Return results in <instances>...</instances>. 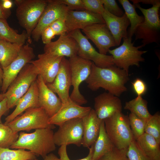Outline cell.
<instances>
[{
  "mask_svg": "<svg viewBox=\"0 0 160 160\" xmlns=\"http://www.w3.org/2000/svg\"><path fill=\"white\" fill-rule=\"evenodd\" d=\"M129 80L128 73L115 65L102 68L92 62L90 73L85 81L92 91L101 88L119 97L127 90L125 85Z\"/></svg>",
  "mask_w": 160,
  "mask_h": 160,
  "instance_id": "6da1fadb",
  "label": "cell"
},
{
  "mask_svg": "<svg viewBox=\"0 0 160 160\" xmlns=\"http://www.w3.org/2000/svg\"><path fill=\"white\" fill-rule=\"evenodd\" d=\"M54 133L52 129L48 128L36 129L31 133L21 132L10 148L27 150L44 158L56 149Z\"/></svg>",
  "mask_w": 160,
  "mask_h": 160,
  "instance_id": "7a4b0ae2",
  "label": "cell"
},
{
  "mask_svg": "<svg viewBox=\"0 0 160 160\" xmlns=\"http://www.w3.org/2000/svg\"><path fill=\"white\" fill-rule=\"evenodd\" d=\"M143 15V21L136 28L134 34L136 40L142 39L144 46L153 43L159 44L160 41V20L159 11L160 3L145 9L139 4H134Z\"/></svg>",
  "mask_w": 160,
  "mask_h": 160,
  "instance_id": "3957f363",
  "label": "cell"
},
{
  "mask_svg": "<svg viewBox=\"0 0 160 160\" xmlns=\"http://www.w3.org/2000/svg\"><path fill=\"white\" fill-rule=\"evenodd\" d=\"M48 0H15L16 15L20 25L25 30L28 43L32 41L31 33L36 26Z\"/></svg>",
  "mask_w": 160,
  "mask_h": 160,
  "instance_id": "277c9868",
  "label": "cell"
},
{
  "mask_svg": "<svg viewBox=\"0 0 160 160\" xmlns=\"http://www.w3.org/2000/svg\"><path fill=\"white\" fill-rule=\"evenodd\" d=\"M106 132L115 147L127 150L135 140L131 131L128 116L121 112L116 113L104 120Z\"/></svg>",
  "mask_w": 160,
  "mask_h": 160,
  "instance_id": "5b68a950",
  "label": "cell"
},
{
  "mask_svg": "<svg viewBox=\"0 0 160 160\" xmlns=\"http://www.w3.org/2000/svg\"><path fill=\"white\" fill-rule=\"evenodd\" d=\"M39 75L32 64L28 63L21 70L4 93L9 109L16 106L19 100L27 92Z\"/></svg>",
  "mask_w": 160,
  "mask_h": 160,
  "instance_id": "8992f818",
  "label": "cell"
},
{
  "mask_svg": "<svg viewBox=\"0 0 160 160\" xmlns=\"http://www.w3.org/2000/svg\"><path fill=\"white\" fill-rule=\"evenodd\" d=\"M123 39V43L120 46L113 49H110L108 52L113 57L114 65L128 73L130 66L139 67L140 63L144 61L142 55L147 51L139 50L144 46L142 44L134 46V43L132 42V39L128 36Z\"/></svg>",
  "mask_w": 160,
  "mask_h": 160,
  "instance_id": "52a82bcc",
  "label": "cell"
},
{
  "mask_svg": "<svg viewBox=\"0 0 160 160\" xmlns=\"http://www.w3.org/2000/svg\"><path fill=\"white\" fill-rule=\"evenodd\" d=\"M22 115L17 116L7 125L14 132L29 131L33 129L43 128L53 129L55 125L49 124V117L40 107L29 108Z\"/></svg>",
  "mask_w": 160,
  "mask_h": 160,
  "instance_id": "ba28073f",
  "label": "cell"
},
{
  "mask_svg": "<svg viewBox=\"0 0 160 160\" xmlns=\"http://www.w3.org/2000/svg\"><path fill=\"white\" fill-rule=\"evenodd\" d=\"M68 60L71 86L73 87L70 98L72 101L81 106L87 103V101L80 93L79 87L90 75L92 62L78 55L69 58Z\"/></svg>",
  "mask_w": 160,
  "mask_h": 160,
  "instance_id": "9c48e42d",
  "label": "cell"
},
{
  "mask_svg": "<svg viewBox=\"0 0 160 160\" xmlns=\"http://www.w3.org/2000/svg\"><path fill=\"white\" fill-rule=\"evenodd\" d=\"M67 33L77 42L79 48L77 55L79 57L91 61L100 68H107L114 65L112 56L97 52L80 30H74Z\"/></svg>",
  "mask_w": 160,
  "mask_h": 160,
  "instance_id": "30bf717a",
  "label": "cell"
},
{
  "mask_svg": "<svg viewBox=\"0 0 160 160\" xmlns=\"http://www.w3.org/2000/svg\"><path fill=\"white\" fill-rule=\"evenodd\" d=\"M53 135L56 145L73 144L78 147L82 145L83 134L82 119L76 118L67 121L59 126Z\"/></svg>",
  "mask_w": 160,
  "mask_h": 160,
  "instance_id": "8fae6325",
  "label": "cell"
},
{
  "mask_svg": "<svg viewBox=\"0 0 160 160\" xmlns=\"http://www.w3.org/2000/svg\"><path fill=\"white\" fill-rule=\"evenodd\" d=\"M35 57L33 48L27 42L22 47L18 55L8 66L4 68L1 91L5 93L9 86L27 63Z\"/></svg>",
  "mask_w": 160,
  "mask_h": 160,
  "instance_id": "7c38bea8",
  "label": "cell"
},
{
  "mask_svg": "<svg viewBox=\"0 0 160 160\" xmlns=\"http://www.w3.org/2000/svg\"><path fill=\"white\" fill-rule=\"evenodd\" d=\"M69 10L68 7L60 3L58 0H48L47 5L31 33V37L34 41H38L43 29L56 20L65 18Z\"/></svg>",
  "mask_w": 160,
  "mask_h": 160,
  "instance_id": "4fadbf2b",
  "label": "cell"
},
{
  "mask_svg": "<svg viewBox=\"0 0 160 160\" xmlns=\"http://www.w3.org/2000/svg\"><path fill=\"white\" fill-rule=\"evenodd\" d=\"M82 31L100 54L106 55L111 47L116 46L114 38L105 23L92 24Z\"/></svg>",
  "mask_w": 160,
  "mask_h": 160,
  "instance_id": "5bb4252c",
  "label": "cell"
},
{
  "mask_svg": "<svg viewBox=\"0 0 160 160\" xmlns=\"http://www.w3.org/2000/svg\"><path fill=\"white\" fill-rule=\"evenodd\" d=\"M46 84L50 89L57 94L62 104L71 100L69 94L71 84L68 60L65 57L62 58L54 80L52 83Z\"/></svg>",
  "mask_w": 160,
  "mask_h": 160,
  "instance_id": "9a60e30c",
  "label": "cell"
},
{
  "mask_svg": "<svg viewBox=\"0 0 160 160\" xmlns=\"http://www.w3.org/2000/svg\"><path fill=\"white\" fill-rule=\"evenodd\" d=\"M63 57L44 53L39 54L38 59L29 63L33 64L46 84L52 83L58 72L61 60Z\"/></svg>",
  "mask_w": 160,
  "mask_h": 160,
  "instance_id": "2e32d148",
  "label": "cell"
},
{
  "mask_svg": "<svg viewBox=\"0 0 160 160\" xmlns=\"http://www.w3.org/2000/svg\"><path fill=\"white\" fill-rule=\"evenodd\" d=\"M66 33L84 29L90 25L105 23L101 15L84 10H69L65 18Z\"/></svg>",
  "mask_w": 160,
  "mask_h": 160,
  "instance_id": "e0dca14e",
  "label": "cell"
},
{
  "mask_svg": "<svg viewBox=\"0 0 160 160\" xmlns=\"http://www.w3.org/2000/svg\"><path fill=\"white\" fill-rule=\"evenodd\" d=\"M94 107L97 116L101 120L122 111L120 99L109 92H105L96 97L94 98Z\"/></svg>",
  "mask_w": 160,
  "mask_h": 160,
  "instance_id": "ac0fdd59",
  "label": "cell"
},
{
  "mask_svg": "<svg viewBox=\"0 0 160 160\" xmlns=\"http://www.w3.org/2000/svg\"><path fill=\"white\" fill-rule=\"evenodd\" d=\"M78 48L76 41L65 33L60 35L57 40L45 44L44 49V53L70 58L77 55Z\"/></svg>",
  "mask_w": 160,
  "mask_h": 160,
  "instance_id": "d6986e66",
  "label": "cell"
},
{
  "mask_svg": "<svg viewBox=\"0 0 160 160\" xmlns=\"http://www.w3.org/2000/svg\"><path fill=\"white\" fill-rule=\"evenodd\" d=\"M36 81L38 88L39 107L45 110L50 118L60 110L62 105V102L55 93L48 87L41 76L38 75Z\"/></svg>",
  "mask_w": 160,
  "mask_h": 160,
  "instance_id": "ffe728a7",
  "label": "cell"
},
{
  "mask_svg": "<svg viewBox=\"0 0 160 160\" xmlns=\"http://www.w3.org/2000/svg\"><path fill=\"white\" fill-rule=\"evenodd\" d=\"M90 107H83L71 100L67 103L62 104L58 111L49 118V124L59 126L63 123L76 118H83L90 112Z\"/></svg>",
  "mask_w": 160,
  "mask_h": 160,
  "instance_id": "44dd1931",
  "label": "cell"
},
{
  "mask_svg": "<svg viewBox=\"0 0 160 160\" xmlns=\"http://www.w3.org/2000/svg\"><path fill=\"white\" fill-rule=\"evenodd\" d=\"M113 37L116 46L120 44L121 39L128 36L127 28L130 23L124 13L121 17L115 16L104 9L101 15Z\"/></svg>",
  "mask_w": 160,
  "mask_h": 160,
  "instance_id": "7402d4cb",
  "label": "cell"
},
{
  "mask_svg": "<svg viewBox=\"0 0 160 160\" xmlns=\"http://www.w3.org/2000/svg\"><path fill=\"white\" fill-rule=\"evenodd\" d=\"M14 111L5 119L7 124L22 112L31 108L39 107L38 88L36 80L31 85L27 92L19 100Z\"/></svg>",
  "mask_w": 160,
  "mask_h": 160,
  "instance_id": "603a6c76",
  "label": "cell"
},
{
  "mask_svg": "<svg viewBox=\"0 0 160 160\" xmlns=\"http://www.w3.org/2000/svg\"><path fill=\"white\" fill-rule=\"evenodd\" d=\"M83 134L82 145L89 148L94 144L99 135L101 122L93 109L82 118Z\"/></svg>",
  "mask_w": 160,
  "mask_h": 160,
  "instance_id": "cb8c5ba5",
  "label": "cell"
},
{
  "mask_svg": "<svg viewBox=\"0 0 160 160\" xmlns=\"http://www.w3.org/2000/svg\"><path fill=\"white\" fill-rule=\"evenodd\" d=\"M135 140L140 149L151 160H160V144L153 137L144 133Z\"/></svg>",
  "mask_w": 160,
  "mask_h": 160,
  "instance_id": "d4e9b609",
  "label": "cell"
},
{
  "mask_svg": "<svg viewBox=\"0 0 160 160\" xmlns=\"http://www.w3.org/2000/svg\"><path fill=\"white\" fill-rule=\"evenodd\" d=\"M24 44L12 43L3 39L1 40L0 63L2 69L8 66L16 58Z\"/></svg>",
  "mask_w": 160,
  "mask_h": 160,
  "instance_id": "484cf974",
  "label": "cell"
},
{
  "mask_svg": "<svg viewBox=\"0 0 160 160\" xmlns=\"http://www.w3.org/2000/svg\"><path fill=\"white\" fill-rule=\"evenodd\" d=\"M114 147L106 132L104 120H102L99 135L94 144V153L92 160H98L111 151Z\"/></svg>",
  "mask_w": 160,
  "mask_h": 160,
  "instance_id": "4316f807",
  "label": "cell"
},
{
  "mask_svg": "<svg viewBox=\"0 0 160 160\" xmlns=\"http://www.w3.org/2000/svg\"><path fill=\"white\" fill-rule=\"evenodd\" d=\"M124 109L128 110L138 117L147 121L151 116L148 110V102L142 96L125 103Z\"/></svg>",
  "mask_w": 160,
  "mask_h": 160,
  "instance_id": "83f0119b",
  "label": "cell"
},
{
  "mask_svg": "<svg viewBox=\"0 0 160 160\" xmlns=\"http://www.w3.org/2000/svg\"><path fill=\"white\" fill-rule=\"evenodd\" d=\"M125 11V14L129 20L130 26L128 32V36L132 39L137 27L144 20L143 16H140L136 12L135 7L128 0H119Z\"/></svg>",
  "mask_w": 160,
  "mask_h": 160,
  "instance_id": "f1b7e54d",
  "label": "cell"
},
{
  "mask_svg": "<svg viewBox=\"0 0 160 160\" xmlns=\"http://www.w3.org/2000/svg\"><path fill=\"white\" fill-rule=\"evenodd\" d=\"M0 36L2 39L12 43L24 44L27 36L25 31L17 33L10 27L6 20L0 19Z\"/></svg>",
  "mask_w": 160,
  "mask_h": 160,
  "instance_id": "f546056e",
  "label": "cell"
},
{
  "mask_svg": "<svg viewBox=\"0 0 160 160\" xmlns=\"http://www.w3.org/2000/svg\"><path fill=\"white\" fill-rule=\"evenodd\" d=\"M33 153L23 149L0 148V160H27L36 158Z\"/></svg>",
  "mask_w": 160,
  "mask_h": 160,
  "instance_id": "4dcf8cb0",
  "label": "cell"
},
{
  "mask_svg": "<svg viewBox=\"0 0 160 160\" xmlns=\"http://www.w3.org/2000/svg\"><path fill=\"white\" fill-rule=\"evenodd\" d=\"M18 136V133L14 132L7 125L0 123V148H10Z\"/></svg>",
  "mask_w": 160,
  "mask_h": 160,
  "instance_id": "1f68e13d",
  "label": "cell"
},
{
  "mask_svg": "<svg viewBox=\"0 0 160 160\" xmlns=\"http://www.w3.org/2000/svg\"><path fill=\"white\" fill-rule=\"evenodd\" d=\"M145 133L153 137L160 145V114L158 111L147 121Z\"/></svg>",
  "mask_w": 160,
  "mask_h": 160,
  "instance_id": "d6a6232c",
  "label": "cell"
},
{
  "mask_svg": "<svg viewBox=\"0 0 160 160\" xmlns=\"http://www.w3.org/2000/svg\"><path fill=\"white\" fill-rule=\"evenodd\" d=\"M128 117L131 131L135 139L136 140L145 133L147 121L140 118L131 113Z\"/></svg>",
  "mask_w": 160,
  "mask_h": 160,
  "instance_id": "836d02e7",
  "label": "cell"
},
{
  "mask_svg": "<svg viewBox=\"0 0 160 160\" xmlns=\"http://www.w3.org/2000/svg\"><path fill=\"white\" fill-rule=\"evenodd\" d=\"M126 154L129 160H151L140 149L135 140L129 146Z\"/></svg>",
  "mask_w": 160,
  "mask_h": 160,
  "instance_id": "e575fe53",
  "label": "cell"
},
{
  "mask_svg": "<svg viewBox=\"0 0 160 160\" xmlns=\"http://www.w3.org/2000/svg\"><path fill=\"white\" fill-rule=\"evenodd\" d=\"M127 150H120L114 147L98 160H129L126 154Z\"/></svg>",
  "mask_w": 160,
  "mask_h": 160,
  "instance_id": "d590c367",
  "label": "cell"
},
{
  "mask_svg": "<svg viewBox=\"0 0 160 160\" xmlns=\"http://www.w3.org/2000/svg\"><path fill=\"white\" fill-rule=\"evenodd\" d=\"M82 1L86 10L101 15L104 11L102 0H82Z\"/></svg>",
  "mask_w": 160,
  "mask_h": 160,
  "instance_id": "8d00e7d4",
  "label": "cell"
},
{
  "mask_svg": "<svg viewBox=\"0 0 160 160\" xmlns=\"http://www.w3.org/2000/svg\"><path fill=\"white\" fill-rule=\"evenodd\" d=\"M102 1L104 9L111 14L117 17H121L124 14L116 0H102Z\"/></svg>",
  "mask_w": 160,
  "mask_h": 160,
  "instance_id": "74e56055",
  "label": "cell"
},
{
  "mask_svg": "<svg viewBox=\"0 0 160 160\" xmlns=\"http://www.w3.org/2000/svg\"><path fill=\"white\" fill-rule=\"evenodd\" d=\"M94 144L89 148V151L88 155L85 158L78 160H92L94 153ZM58 153L61 160H71L67 153L66 145L61 146L59 148Z\"/></svg>",
  "mask_w": 160,
  "mask_h": 160,
  "instance_id": "f35d334b",
  "label": "cell"
},
{
  "mask_svg": "<svg viewBox=\"0 0 160 160\" xmlns=\"http://www.w3.org/2000/svg\"><path fill=\"white\" fill-rule=\"evenodd\" d=\"M49 26L54 32L56 35H60L66 33L65 18L59 19Z\"/></svg>",
  "mask_w": 160,
  "mask_h": 160,
  "instance_id": "ab89813d",
  "label": "cell"
},
{
  "mask_svg": "<svg viewBox=\"0 0 160 160\" xmlns=\"http://www.w3.org/2000/svg\"><path fill=\"white\" fill-rule=\"evenodd\" d=\"M59 3L66 6L69 10H85L82 0H58Z\"/></svg>",
  "mask_w": 160,
  "mask_h": 160,
  "instance_id": "60d3db41",
  "label": "cell"
},
{
  "mask_svg": "<svg viewBox=\"0 0 160 160\" xmlns=\"http://www.w3.org/2000/svg\"><path fill=\"white\" fill-rule=\"evenodd\" d=\"M132 84L133 89L137 96H141L146 92V84L141 79L137 78Z\"/></svg>",
  "mask_w": 160,
  "mask_h": 160,
  "instance_id": "b9f144b4",
  "label": "cell"
},
{
  "mask_svg": "<svg viewBox=\"0 0 160 160\" xmlns=\"http://www.w3.org/2000/svg\"><path fill=\"white\" fill-rule=\"evenodd\" d=\"M56 35L53 31L49 26L44 28L41 32V37L43 43L47 44L52 41V40Z\"/></svg>",
  "mask_w": 160,
  "mask_h": 160,
  "instance_id": "7bdbcfd3",
  "label": "cell"
},
{
  "mask_svg": "<svg viewBox=\"0 0 160 160\" xmlns=\"http://www.w3.org/2000/svg\"><path fill=\"white\" fill-rule=\"evenodd\" d=\"M9 109L7 105V100L5 98L0 101V123H2L1 120L2 116Z\"/></svg>",
  "mask_w": 160,
  "mask_h": 160,
  "instance_id": "ee69618b",
  "label": "cell"
},
{
  "mask_svg": "<svg viewBox=\"0 0 160 160\" xmlns=\"http://www.w3.org/2000/svg\"><path fill=\"white\" fill-rule=\"evenodd\" d=\"M11 14V10L4 9L2 5L1 0H0V19L6 20L9 17Z\"/></svg>",
  "mask_w": 160,
  "mask_h": 160,
  "instance_id": "f6af8a7d",
  "label": "cell"
},
{
  "mask_svg": "<svg viewBox=\"0 0 160 160\" xmlns=\"http://www.w3.org/2000/svg\"><path fill=\"white\" fill-rule=\"evenodd\" d=\"M133 3V4L142 3L143 4H151L152 5L160 3V1L159 0H130Z\"/></svg>",
  "mask_w": 160,
  "mask_h": 160,
  "instance_id": "bcb514c9",
  "label": "cell"
},
{
  "mask_svg": "<svg viewBox=\"0 0 160 160\" xmlns=\"http://www.w3.org/2000/svg\"><path fill=\"white\" fill-rule=\"evenodd\" d=\"M1 2L3 7L6 9H10L13 5V2L11 0H1Z\"/></svg>",
  "mask_w": 160,
  "mask_h": 160,
  "instance_id": "7dc6e473",
  "label": "cell"
},
{
  "mask_svg": "<svg viewBox=\"0 0 160 160\" xmlns=\"http://www.w3.org/2000/svg\"><path fill=\"white\" fill-rule=\"evenodd\" d=\"M44 160H61L55 154L50 153L47 155L44 158Z\"/></svg>",
  "mask_w": 160,
  "mask_h": 160,
  "instance_id": "c3c4849f",
  "label": "cell"
},
{
  "mask_svg": "<svg viewBox=\"0 0 160 160\" xmlns=\"http://www.w3.org/2000/svg\"><path fill=\"white\" fill-rule=\"evenodd\" d=\"M3 76V71L0 67V85L1 86L2 83V78Z\"/></svg>",
  "mask_w": 160,
  "mask_h": 160,
  "instance_id": "681fc988",
  "label": "cell"
},
{
  "mask_svg": "<svg viewBox=\"0 0 160 160\" xmlns=\"http://www.w3.org/2000/svg\"><path fill=\"white\" fill-rule=\"evenodd\" d=\"M4 98H5V94H0V101H2Z\"/></svg>",
  "mask_w": 160,
  "mask_h": 160,
  "instance_id": "f907efd6",
  "label": "cell"
},
{
  "mask_svg": "<svg viewBox=\"0 0 160 160\" xmlns=\"http://www.w3.org/2000/svg\"><path fill=\"white\" fill-rule=\"evenodd\" d=\"M27 160H39L38 159H37L36 158L34 159H28Z\"/></svg>",
  "mask_w": 160,
  "mask_h": 160,
  "instance_id": "816d5d0a",
  "label": "cell"
},
{
  "mask_svg": "<svg viewBox=\"0 0 160 160\" xmlns=\"http://www.w3.org/2000/svg\"><path fill=\"white\" fill-rule=\"evenodd\" d=\"M1 90V86L0 85V91Z\"/></svg>",
  "mask_w": 160,
  "mask_h": 160,
  "instance_id": "f5cc1de1",
  "label": "cell"
},
{
  "mask_svg": "<svg viewBox=\"0 0 160 160\" xmlns=\"http://www.w3.org/2000/svg\"><path fill=\"white\" fill-rule=\"evenodd\" d=\"M1 39H1V37L0 36V41L1 40Z\"/></svg>",
  "mask_w": 160,
  "mask_h": 160,
  "instance_id": "db71d44e",
  "label": "cell"
}]
</instances>
